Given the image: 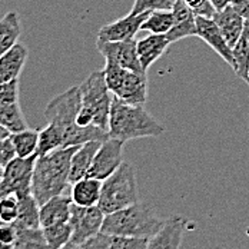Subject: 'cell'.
Segmentation results:
<instances>
[{"label":"cell","mask_w":249,"mask_h":249,"mask_svg":"<svg viewBox=\"0 0 249 249\" xmlns=\"http://www.w3.org/2000/svg\"><path fill=\"white\" fill-rule=\"evenodd\" d=\"M80 106V88L72 86L50 100L45 109V118L60 135L62 148L80 146L92 141H105L109 138L107 130L95 124L80 126L77 124Z\"/></svg>","instance_id":"6da1fadb"},{"label":"cell","mask_w":249,"mask_h":249,"mask_svg":"<svg viewBox=\"0 0 249 249\" xmlns=\"http://www.w3.org/2000/svg\"><path fill=\"white\" fill-rule=\"evenodd\" d=\"M77 148L79 146L59 148L36 158L32 179V195L37 200L39 206L53 196L62 195L66 186L71 185V160Z\"/></svg>","instance_id":"7a4b0ae2"},{"label":"cell","mask_w":249,"mask_h":249,"mask_svg":"<svg viewBox=\"0 0 249 249\" xmlns=\"http://www.w3.org/2000/svg\"><path fill=\"white\" fill-rule=\"evenodd\" d=\"M165 126L158 122L143 105H130L113 96L109 113V138L127 142L132 139L160 136Z\"/></svg>","instance_id":"3957f363"},{"label":"cell","mask_w":249,"mask_h":249,"mask_svg":"<svg viewBox=\"0 0 249 249\" xmlns=\"http://www.w3.org/2000/svg\"><path fill=\"white\" fill-rule=\"evenodd\" d=\"M166 219H162L155 208L148 203H133L121 211L105 215L102 225V232L149 239L165 224Z\"/></svg>","instance_id":"277c9868"},{"label":"cell","mask_w":249,"mask_h":249,"mask_svg":"<svg viewBox=\"0 0 249 249\" xmlns=\"http://www.w3.org/2000/svg\"><path fill=\"white\" fill-rule=\"evenodd\" d=\"M79 88L82 106L77 115V124L80 126L95 124L103 130H107L113 96H110L103 71L92 72Z\"/></svg>","instance_id":"5b68a950"},{"label":"cell","mask_w":249,"mask_h":249,"mask_svg":"<svg viewBox=\"0 0 249 249\" xmlns=\"http://www.w3.org/2000/svg\"><path fill=\"white\" fill-rule=\"evenodd\" d=\"M139 202L136 172L132 163L124 162L116 172L102 180L99 208L105 215Z\"/></svg>","instance_id":"8992f818"},{"label":"cell","mask_w":249,"mask_h":249,"mask_svg":"<svg viewBox=\"0 0 249 249\" xmlns=\"http://www.w3.org/2000/svg\"><path fill=\"white\" fill-rule=\"evenodd\" d=\"M110 93L130 105H145L148 99V77L145 72L127 71L107 62L103 68Z\"/></svg>","instance_id":"52a82bcc"},{"label":"cell","mask_w":249,"mask_h":249,"mask_svg":"<svg viewBox=\"0 0 249 249\" xmlns=\"http://www.w3.org/2000/svg\"><path fill=\"white\" fill-rule=\"evenodd\" d=\"M36 158L16 156L4 169L0 179V198L9 194H15L18 198H23L32 194V179Z\"/></svg>","instance_id":"ba28073f"},{"label":"cell","mask_w":249,"mask_h":249,"mask_svg":"<svg viewBox=\"0 0 249 249\" xmlns=\"http://www.w3.org/2000/svg\"><path fill=\"white\" fill-rule=\"evenodd\" d=\"M105 221V212L95 206H79L72 203L69 224L72 228V242L77 245H83L86 241L93 238L102 231V225Z\"/></svg>","instance_id":"9c48e42d"},{"label":"cell","mask_w":249,"mask_h":249,"mask_svg":"<svg viewBox=\"0 0 249 249\" xmlns=\"http://www.w3.org/2000/svg\"><path fill=\"white\" fill-rule=\"evenodd\" d=\"M124 142L119 139H105L93 158L88 176L105 180L113 172H116L118 168L124 163Z\"/></svg>","instance_id":"30bf717a"},{"label":"cell","mask_w":249,"mask_h":249,"mask_svg":"<svg viewBox=\"0 0 249 249\" xmlns=\"http://www.w3.org/2000/svg\"><path fill=\"white\" fill-rule=\"evenodd\" d=\"M136 42L138 40L135 39H127L122 42H96V48L107 62L116 63L118 66L127 71L143 72L138 56Z\"/></svg>","instance_id":"8fae6325"},{"label":"cell","mask_w":249,"mask_h":249,"mask_svg":"<svg viewBox=\"0 0 249 249\" xmlns=\"http://www.w3.org/2000/svg\"><path fill=\"white\" fill-rule=\"evenodd\" d=\"M149 13L150 12H143L138 15L129 13L122 19L102 26L98 32L96 42H122L127 39H135L136 33L141 30V26L149 16Z\"/></svg>","instance_id":"7c38bea8"},{"label":"cell","mask_w":249,"mask_h":249,"mask_svg":"<svg viewBox=\"0 0 249 249\" xmlns=\"http://www.w3.org/2000/svg\"><path fill=\"white\" fill-rule=\"evenodd\" d=\"M188 226L189 219L180 215L168 218L163 226L148 239L145 249H179Z\"/></svg>","instance_id":"4fadbf2b"},{"label":"cell","mask_w":249,"mask_h":249,"mask_svg":"<svg viewBox=\"0 0 249 249\" xmlns=\"http://www.w3.org/2000/svg\"><path fill=\"white\" fill-rule=\"evenodd\" d=\"M196 36L200 37L209 48L215 50L228 65H233L232 48L225 40L222 32L211 18L196 16Z\"/></svg>","instance_id":"5bb4252c"},{"label":"cell","mask_w":249,"mask_h":249,"mask_svg":"<svg viewBox=\"0 0 249 249\" xmlns=\"http://www.w3.org/2000/svg\"><path fill=\"white\" fill-rule=\"evenodd\" d=\"M212 19L219 27V30L222 32L228 45L232 48L238 42L239 36L242 35L247 20L241 16V13L232 4L226 6L221 10H216Z\"/></svg>","instance_id":"9a60e30c"},{"label":"cell","mask_w":249,"mask_h":249,"mask_svg":"<svg viewBox=\"0 0 249 249\" xmlns=\"http://www.w3.org/2000/svg\"><path fill=\"white\" fill-rule=\"evenodd\" d=\"M172 12L175 23L174 27L166 33L168 40L174 43L189 36H196V15H194L180 0H175Z\"/></svg>","instance_id":"2e32d148"},{"label":"cell","mask_w":249,"mask_h":249,"mask_svg":"<svg viewBox=\"0 0 249 249\" xmlns=\"http://www.w3.org/2000/svg\"><path fill=\"white\" fill-rule=\"evenodd\" d=\"M169 45L171 42L168 40L166 35H153V33L136 42L138 56L143 72L149 71L150 66L168 50Z\"/></svg>","instance_id":"e0dca14e"},{"label":"cell","mask_w":249,"mask_h":249,"mask_svg":"<svg viewBox=\"0 0 249 249\" xmlns=\"http://www.w3.org/2000/svg\"><path fill=\"white\" fill-rule=\"evenodd\" d=\"M148 239L122 236L115 233H107L100 231L98 235L86 241L83 249H145Z\"/></svg>","instance_id":"ac0fdd59"},{"label":"cell","mask_w":249,"mask_h":249,"mask_svg":"<svg viewBox=\"0 0 249 249\" xmlns=\"http://www.w3.org/2000/svg\"><path fill=\"white\" fill-rule=\"evenodd\" d=\"M72 198L68 196H53L52 199L45 202L40 206V226L46 228L52 225L69 222L71 209H72Z\"/></svg>","instance_id":"d6986e66"},{"label":"cell","mask_w":249,"mask_h":249,"mask_svg":"<svg viewBox=\"0 0 249 249\" xmlns=\"http://www.w3.org/2000/svg\"><path fill=\"white\" fill-rule=\"evenodd\" d=\"M29 50L25 45L16 43L9 52L0 57V83L19 79L22 71L25 69Z\"/></svg>","instance_id":"ffe728a7"},{"label":"cell","mask_w":249,"mask_h":249,"mask_svg":"<svg viewBox=\"0 0 249 249\" xmlns=\"http://www.w3.org/2000/svg\"><path fill=\"white\" fill-rule=\"evenodd\" d=\"M103 141H92L88 143L80 145L72 156L71 160V172H69V183H75L77 180L88 176L93 158L99 149L100 143Z\"/></svg>","instance_id":"44dd1931"},{"label":"cell","mask_w":249,"mask_h":249,"mask_svg":"<svg viewBox=\"0 0 249 249\" xmlns=\"http://www.w3.org/2000/svg\"><path fill=\"white\" fill-rule=\"evenodd\" d=\"M71 198L75 205L79 206H95L99 203L102 180L86 176L71 185Z\"/></svg>","instance_id":"7402d4cb"},{"label":"cell","mask_w":249,"mask_h":249,"mask_svg":"<svg viewBox=\"0 0 249 249\" xmlns=\"http://www.w3.org/2000/svg\"><path fill=\"white\" fill-rule=\"evenodd\" d=\"M20 33V18L16 12H9L0 19V57L18 43Z\"/></svg>","instance_id":"603a6c76"},{"label":"cell","mask_w":249,"mask_h":249,"mask_svg":"<svg viewBox=\"0 0 249 249\" xmlns=\"http://www.w3.org/2000/svg\"><path fill=\"white\" fill-rule=\"evenodd\" d=\"M232 69L244 82H248L249 76V22L245 23L244 32L238 42L232 46Z\"/></svg>","instance_id":"cb8c5ba5"},{"label":"cell","mask_w":249,"mask_h":249,"mask_svg":"<svg viewBox=\"0 0 249 249\" xmlns=\"http://www.w3.org/2000/svg\"><path fill=\"white\" fill-rule=\"evenodd\" d=\"M39 132H40V129L26 127L20 132L10 133V141H12L15 150H16V155L19 158H30L37 153Z\"/></svg>","instance_id":"d4e9b609"},{"label":"cell","mask_w":249,"mask_h":249,"mask_svg":"<svg viewBox=\"0 0 249 249\" xmlns=\"http://www.w3.org/2000/svg\"><path fill=\"white\" fill-rule=\"evenodd\" d=\"M19 216L15 222L18 228H42L40 226V206L30 194L19 198Z\"/></svg>","instance_id":"484cf974"},{"label":"cell","mask_w":249,"mask_h":249,"mask_svg":"<svg viewBox=\"0 0 249 249\" xmlns=\"http://www.w3.org/2000/svg\"><path fill=\"white\" fill-rule=\"evenodd\" d=\"M0 124L10 133L23 130L27 126L20 103H0Z\"/></svg>","instance_id":"4316f807"},{"label":"cell","mask_w":249,"mask_h":249,"mask_svg":"<svg viewBox=\"0 0 249 249\" xmlns=\"http://www.w3.org/2000/svg\"><path fill=\"white\" fill-rule=\"evenodd\" d=\"M175 18L172 9L153 10L141 26V30L150 32L153 35H166L174 27Z\"/></svg>","instance_id":"83f0119b"},{"label":"cell","mask_w":249,"mask_h":249,"mask_svg":"<svg viewBox=\"0 0 249 249\" xmlns=\"http://www.w3.org/2000/svg\"><path fill=\"white\" fill-rule=\"evenodd\" d=\"M13 249H50L42 228H18Z\"/></svg>","instance_id":"f1b7e54d"},{"label":"cell","mask_w":249,"mask_h":249,"mask_svg":"<svg viewBox=\"0 0 249 249\" xmlns=\"http://www.w3.org/2000/svg\"><path fill=\"white\" fill-rule=\"evenodd\" d=\"M42 229H43L46 242L50 249L62 248L72 239V228H71L69 222L52 225V226H46Z\"/></svg>","instance_id":"f546056e"},{"label":"cell","mask_w":249,"mask_h":249,"mask_svg":"<svg viewBox=\"0 0 249 249\" xmlns=\"http://www.w3.org/2000/svg\"><path fill=\"white\" fill-rule=\"evenodd\" d=\"M62 148V139L59 132L48 124L46 127L40 129L39 132V146H37V156H43L49 152Z\"/></svg>","instance_id":"4dcf8cb0"},{"label":"cell","mask_w":249,"mask_h":249,"mask_svg":"<svg viewBox=\"0 0 249 249\" xmlns=\"http://www.w3.org/2000/svg\"><path fill=\"white\" fill-rule=\"evenodd\" d=\"M19 198L15 194H9L0 198V222L15 224L19 216Z\"/></svg>","instance_id":"1f68e13d"},{"label":"cell","mask_w":249,"mask_h":249,"mask_svg":"<svg viewBox=\"0 0 249 249\" xmlns=\"http://www.w3.org/2000/svg\"><path fill=\"white\" fill-rule=\"evenodd\" d=\"M172 0H135L130 13L138 15L143 12H153V10H165L172 9Z\"/></svg>","instance_id":"d6a6232c"},{"label":"cell","mask_w":249,"mask_h":249,"mask_svg":"<svg viewBox=\"0 0 249 249\" xmlns=\"http://www.w3.org/2000/svg\"><path fill=\"white\" fill-rule=\"evenodd\" d=\"M194 15L203 16V18H213L215 15V7L211 3V0H180Z\"/></svg>","instance_id":"836d02e7"},{"label":"cell","mask_w":249,"mask_h":249,"mask_svg":"<svg viewBox=\"0 0 249 249\" xmlns=\"http://www.w3.org/2000/svg\"><path fill=\"white\" fill-rule=\"evenodd\" d=\"M19 102V79L0 83V103Z\"/></svg>","instance_id":"e575fe53"},{"label":"cell","mask_w":249,"mask_h":249,"mask_svg":"<svg viewBox=\"0 0 249 249\" xmlns=\"http://www.w3.org/2000/svg\"><path fill=\"white\" fill-rule=\"evenodd\" d=\"M16 156L18 155H16L15 146L10 141V136L0 139V168L4 169Z\"/></svg>","instance_id":"d590c367"},{"label":"cell","mask_w":249,"mask_h":249,"mask_svg":"<svg viewBox=\"0 0 249 249\" xmlns=\"http://www.w3.org/2000/svg\"><path fill=\"white\" fill-rule=\"evenodd\" d=\"M18 236V229L13 224L0 225V241L6 244H15Z\"/></svg>","instance_id":"8d00e7d4"},{"label":"cell","mask_w":249,"mask_h":249,"mask_svg":"<svg viewBox=\"0 0 249 249\" xmlns=\"http://www.w3.org/2000/svg\"><path fill=\"white\" fill-rule=\"evenodd\" d=\"M232 6L241 13V16L249 22V0H233Z\"/></svg>","instance_id":"74e56055"},{"label":"cell","mask_w":249,"mask_h":249,"mask_svg":"<svg viewBox=\"0 0 249 249\" xmlns=\"http://www.w3.org/2000/svg\"><path fill=\"white\" fill-rule=\"evenodd\" d=\"M211 3L213 4L215 10H221V9L226 7V6L232 4V3H233V0H211Z\"/></svg>","instance_id":"f35d334b"},{"label":"cell","mask_w":249,"mask_h":249,"mask_svg":"<svg viewBox=\"0 0 249 249\" xmlns=\"http://www.w3.org/2000/svg\"><path fill=\"white\" fill-rule=\"evenodd\" d=\"M59 249H83V247H82V245H77V244L71 241V242H68L66 245H63L62 248Z\"/></svg>","instance_id":"ab89813d"},{"label":"cell","mask_w":249,"mask_h":249,"mask_svg":"<svg viewBox=\"0 0 249 249\" xmlns=\"http://www.w3.org/2000/svg\"><path fill=\"white\" fill-rule=\"evenodd\" d=\"M0 249H13V244H6L0 241Z\"/></svg>","instance_id":"60d3db41"},{"label":"cell","mask_w":249,"mask_h":249,"mask_svg":"<svg viewBox=\"0 0 249 249\" xmlns=\"http://www.w3.org/2000/svg\"><path fill=\"white\" fill-rule=\"evenodd\" d=\"M1 175H3V169L0 168V179H1Z\"/></svg>","instance_id":"b9f144b4"},{"label":"cell","mask_w":249,"mask_h":249,"mask_svg":"<svg viewBox=\"0 0 249 249\" xmlns=\"http://www.w3.org/2000/svg\"><path fill=\"white\" fill-rule=\"evenodd\" d=\"M248 130H249V113H248Z\"/></svg>","instance_id":"7bdbcfd3"},{"label":"cell","mask_w":249,"mask_h":249,"mask_svg":"<svg viewBox=\"0 0 249 249\" xmlns=\"http://www.w3.org/2000/svg\"><path fill=\"white\" fill-rule=\"evenodd\" d=\"M247 85H248V86H249V76H248V82H247Z\"/></svg>","instance_id":"ee69618b"},{"label":"cell","mask_w":249,"mask_h":249,"mask_svg":"<svg viewBox=\"0 0 249 249\" xmlns=\"http://www.w3.org/2000/svg\"><path fill=\"white\" fill-rule=\"evenodd\" d=\"M0 225H1V222H0Z\"/></svg>","instance_id":"f6af8a7d"}]
</instances>
